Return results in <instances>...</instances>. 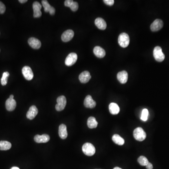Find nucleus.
Returning a JSON list of instances; mask_svg holds the SVG:
<instances>
[{"instance_id": "nucleus-6", "label": "nucleus", "mask_w": 169, "mask_h": 169, "mask_svg": "<svg viewBox=\"0 0 169 169\" xmlns=\"http://www.w3.org/2000/svg\"><path fill=\"white\" fill-rule=\"evenodd\" d=\"M16 105V101L14 99V95H10L9 98L6 101L5 106L6 109L9 112H12L15 109Z\"/></svg>"}, {"instance_id": "nucleus-2", "label": "nucleus", "mask_w": 169, "mask_h": 169, "mask_svg": "<svg viewBox=\"0 0 169 169\" xmlns=\"http://www.w3.org/2000/svg\"><path fill=\"white\" fill-rule=\"evenodd\" d=\"M82 151L86 156H91L95 154V147L90 143H86L82 146Z\"/></svg>"}, {"instance_id": "nucleus-23", "label": "nucleus", "mask_w": 169, "mask_h": 169, "mask_svg": "<svg viewBox=\"0 0 169 169\" xmlns=\"http://www.w3.org/2000/svg\"><path fill=\"white\" fill-rule=\"evenodd\" d=\"M87 126L90 129L95 128L98 126V122L93 116H90L87 120Z\"/></svg>"}, {"instance_id": "nucleus-18", "label": "nucleus", "mask_w": 169, "mask_h": 169, "mask_svg": "<svg viewBox=\"0 0 169 169\" xmlns=\"http://www.w3.org/2000/svg\"><path fill=\"white\" fill-rule=\"evenodd\" d=\"M64 5L71 8V10L73 11H76L79 9V4L78 2H74L72 0H66L64 2Z\"/></svg>"}, {"instance_id": "nucleus-8", "label": "nucleus", "mask_w": 169, "mask_h": 169, "mask_svg": "<svg viewBox=\"0 0 169 169\" xmlns=\"http://www.w3.org/2000/svg\"><path fill=\"white\" fill-rule=\"evenodd\" d=\"M77 59H78V56L76 53H70L66 58V59L65 61V64L67 66H72L76 63Z\"/></svg>"}, {"instance_id": "nucleus-13", "label": "nucleus", "mask_w": 169, "mask_h": 169, "mask_svg": "<svg viewBox=\"0 0 169 169\" xmlns=\"http://www.w3.org/2000/svg\"><path fill=\"white\" fill-rule=\"evenodd\" d=\"M28 42L31 48L36 50L40 49L42 46V43L40 40H39L35 38L31 37L29 39Z\"/></svg>"}, {"instance_id": "nucleus-7", "label": "nucleus", "mask_w": 169, "mask_h": 169, "mask_svg": "<svg viewBox=\"0 0 169 169\" xmlns=\"http://www.w3.org/2000/svg\"><path fill=\"white\" fill-rule=\"evenodd\" d=\"M22 72L24 77L27 80H31L34 78V73L29 66H24L22 70Z\"/></svg>"}, {"instance_id": "nucleus-15", "label": "nucleus", "mask_w": 169, "mask_h": 169, "mask_svg": "<svg viewBox=\"0 0 169 169\" xmlns=\"http://www.w3.org/2000/svg\"><path fill=\"white\" fill-rule=\"evenodd\" d=\"M79 81L82 83H86L90 80L91 78L90 75V72L88 71H84L82 73H80L79 77Z\"/></svg>"}, {"instance_id": "nucleus-3", "label": "nucleus", "mask_w": 169, "mask_h": 169, "mask_svg": "<svg viewBox=\"0 0 169 169\" xmlns=\"http://www.w3.org/2000/svg\"><path fill=\"white\" fill-rule=\"evenodd\" d=\"M118 42L121 47L122 48H127L129 44V36L127 33H122L119 36Z\"/></svg>"}, {"instance_id": "nucleus-22", "label": "nucleus", "mask_w": 169, "mask_h": 169, "mask_svg": "<svg viewBox=\"0 0 169 169\" xmlns=\"http://www.w3.org/2000/svg\"><path fill=\"white\" fill-rule=\"evenodd\" d=\"M109 112L112 115H117L120 112V108L116 103H110L108 106Z\"/></svg>"}, {"instance_id": "nucleus-31", "label": "nucleus", "mask_w": 169, "mask_h": 169, "mask_svg": "<svg viewBox=\"0 0 169 169\" xmlns=\"http://www.w3.org/2000/svg\"><path fill=\"white\" fill-rule=\"evenodd\" d=\"M103 2L108 6H112L114 3V0H104Z\"/></svg>"}, {"instance_id": "nucleus-14", "label": "nucleus", "mask_w": 169, "mask_h": 169, "mask_svg": "<svg viewBox=\"0 0 169 169\" xmlns=\"http://www.w3.org/2000/svg\"><path fill=\"white\" fill-rule=\"evenodd\" d=\"M38 113V109L36 107L35 105L31 106L30 107L27 113V118L30 120L33 119H35Z\"/></svg>"}, {"instance_id": "nucleus-29", "label": "nucleus", "mask_w": 169, "mask_h": 169, "mask_svg": "<svg viewBox=\"0 0 169 169\" xmlns=\"http://www.w3.org/2000/svg\"><path fill=\"white\" fill-rule=\"evenodd\" d=\"M148 116H149V111L147 108H144L142 111L141 119L143 121H146L148 120Z\"/></svg>"}, {"instance_id": "nucleus-30", "label": "nucleus", "mask_w": 169, "mask_h": 169, "mask_svg": "<svg viewBox=\"0 0 169 169\" xmlns=\"http://www.w3.org/2000/svg\"><path fill=\"white\" fill-rule=\"evenodd\" d=\"M6 10V7L2 2L0 1V14H3Z\"/></svg>"}, {"instance_id": "nucleus-24", "label": "nucleus", "mask_w": 169, "mask_h": 169, "mask_svg": "<svg viewBox=\"0 0 169 169\" xmlns=\"http://www.w3.org/2000/svg\"><path fill=\"white\" fill-rule=\"evenodd\" d=\"M112 140L115 143L120 146L123 145L125 143V140H123L120 136L117 134H115L113 136Z\"/></svg>"}, {"instance_id": "nucleus-9", "label": "nucleus", "mask_w": 169, "mask_h": 169, "mask_svg": "<svg viewBox=\"0 0 169 169\" xmlns=\"http://www.w3.org/2000/svg\"><path fill=\"white\" fill-rule=\"evenodd\" d=\"M42 6L40 3L38 2H35L32 4V8L34 9V17L35 18L40 17L42 16V12L41 11Z\"/></svg>"}, {"instance_id": "nucleus-21", "label": "nucleus", "mask_w": 169, "mask_h": 169, "mask_svg": "<svg viewBox=\"0 0 169 169\" xmlns=\"http://www.w3.org/2000/svg\"><path fill=\"white\" fill-rule=\"evenodd\" d=\"M59 137L62 139H65L68 136L67 127L64 124H61L59 127Z\"/></svg>"}, {"instance_id": "nucleus-28", "label": "nucleus", "mask_w": 169, "mask_h": 169, "mask_svg": "<svg viewBox=\"0 0 169 169\" xmlns=\"http://www.w3.org/2000/svg\"><path fill=\"white\" fill-rule=\"evenodd\" d=\"M42 2L43 7L44 8V11L46 12H49L52 6L49 4V2L46 0H43Z\"/></svg>"}, {"instance_id": "nucleus-12", "label": "nucleus", "mask_w": 169, "mask_h": 169, "mask_svg": "<svg viewBox=\"0 0 169 169\" xmlns=\"http://www.w3.org/2000/svg\"><path fill=\"white\" fill-rule=\"evenodd\" d=\"M84 106L87 108H94L96 106V103L91 95H88L86 96L84 101Z\"/></svg>"}, {"instance_id": "nucleus-4", "label": "nucleus", "mask_w": 169, "mask_h": 169, "mask_svg": "<svg viewBox=\"0 0 169 169\" xmlns=\"http://www.w3.org/2000/svg\"><path fill=\"white\" fill-rule=\"evenodd\" d=\"M153 56L155 60L157 62H163L165 58V56L163 53L162 48L159 46H156L154 48Z\"/></svg>"}, {"instance_id": "nucleus-35", "label": "nucleus", "mask_w": 169, "mask_h": 169, "mask_svg": "<svg viewBox=\"0 0 169 169\" xmlns=\"http://www.w3.org/2000/svg\"><path fill=\"white\" fill-rule=\"evenodd\" d=\"M10 169H20L19 168L17 167H13L11 168Z\"/></svg>"}, {"instance_id": "nucleus-27", "label": "nucleus", "mask_w": 169, "mask_h": 169, "mask_svg": "<svg viewBox=\"0 0 169 169\" xmlns=\"http://www.w3.org/2000/svg\"><path fill=\"white\" fill-rule=\"evenodd\" d=\"M9 76V73L7 72H4L2 74V78L1 79V84L2 86H5L7 84L8 78Z\"/></svg>"}, {"instance_id": "nucleus-25", "label": "nucleus", "mask_w": 169, "mask_h": 169, "mask_svg": "<svg viewBox=\"0 0 169 169\" xmlns=\"http://www.w3.org/2000/svg\"><path fill=\"white\" fill-rule=\"evenodd\" d=\"M11 148V144L7 141H0V150H7Z\"/></svg>"}, {"instance_id": "nucleus-19", "label": "nucleus", "mask_w": 169, "mask_h": 169, "mask_svg": "<svg viewBox=\"0 0 169 169\" xmlns=\"http://www.w3.org/2000/svg\"><path fill=\"white\" fill-rule=\"evenodd\" d=\"M94 53L97 57L101 58L105 56V51L99 46H96L94 49Z\"/></svg>"}, {"instance_id": "nucleus-11", "label": "nucleus", "mask_w": 169, "mask_h": 169, "mask_svg": "<svg viewBox=\"0 0 169 169\" xmlns=\"http://www.w3.org/2000/svg\"><path fill=\"white\" fill-rule=\"evenodd\" d=\"M74 35V32L72 30H67L62 34L61 38L64 42H68L71 41Z\"/></svg>"}, {"instance_id": "nucleus-5", "label": "nucleus", "mask_w": 169, "mask_h": 169, "mask_svg": "<svg viewBox=\"0 0 169 169\" xmlns=\"http://www.w3.org/2000/svg\"><path fill=\"white\" fill-rule=\"evenodd\" d=\"M57 104L56 105V109L58 112H60L64 109L66 106L67 101L66 97L64 95L59 96L57 99Z\"/></svg>"}, {"instance_id": "nucleus-34", "label": "nucleus", "mask_w": 169, "mask_h": 169, "mask_svg": "<svg viewBox=\"0 0 169 169\" xmlns=\"http://www.w3.org/2000/svg\"><path fill=\"white\" fill-rule=\"evenodd\" d=\"M18 1H19V2H20V3H25V2H28V1H27V0H19Z\"/></svg>"}, {"instance_id": "nucleus-36", "label": "nucleus", "mask_w": 169, "mask_h": 169, "mask_svg": "<svg viewBox=\"0 0 169 169\" xmlns=\"http://www.w3.org/2000/svg\"><path fill=\"white\" fill-rule=\"evenodd\" d=\"M113 169H121V168H119V167H115V168H114Z\"/></svg>"}, {"instance_id": "nucleus-17", "label": "nucleus", "mask_w": 169, "mask_h": 169, "mask_svg": "<svg viewBox=\"0 0 169 169\" xmlns=\"http://www.w3.org/2000/svg\"><path fill=\"white\" fill-rule=\"evenodd\" d=\"M128 75L126 71H123L119 72L117 74V79L121 84H125L128 80Z\"/></svg>"}, {"instance_id": "nucleus-32", "label": "nucleus", "mask_w": 169, "mask_h": 169, "mask_svg": "<svg viewBox=\"0 0 169 169\" xmlns=\"http://www.w3.org/2000/svg\"><path fill=\"white\" fill-rule=\"evenodd\" d=\"M49 12H50V14L51 15H54L55 14V12H56V9L53 7H52Z\"/></svg>"}, {"instance_id": "nucleus-26", "label": "nucleus", "mask_w": 169, "mask_h": 169, "mask_svg": "<svg viewBox=\"0 0 169 169\" xmlns=\"http://www.w3.org/2000/svg\"><path fill=\"white\" fill-rule=\"evenodd\" d=\"M138 162L139 164L141 166H146L149 163V162L148 159L144 156H141L138 158Z\"/></svg>"}, {"instance_id": "nucleus-10", "label": "nucleus", "mask_w": 169, "mask_h": 169, "mask_svg": "<svg viewBox=\"0 0 169 169\" xmlns=\"http://www.w3.org/2000/svg\"><path fill=\"white\" fill-rule=\"evenodd\" d=\"M163 26V22L162 20L159 19H156L150 25V29L153 31H158L161 29Z\"/></svg>"}, {"instance_id": "nucleus-20", "label": "nucleus", "mask_w": 169, "mask_h": 169, "mask_svg": "<svg viewBox=\"0 0 169 169\" xmlns=\"http://www.w3.org/2000/svg\"><path fill=\"white\" fill-rule=\"evenodd\" d=\"M95 24L98 28L99 29H105L107 28V24L105 21L104 19L101 17H98L95 20Z\"/></svg>"}, {"instance_id": "nucleus-1", "label": "nucleus", "mask_w": 169, "mask_h": 169, "mask_svg": "<svg viewBox=\"0 0 169 169\" xmlns=\"http://www.w3.org/2000/svg\"><path fill=\"white\" fill-rule=\"evenodd\" d=\"M134 139L139 141H142L146 139V133L141 127H137L134 130Z\"/></svg>"}, {"instance_id": "nucleus-33", "label": "nucleus", "mask_w": 169, "mask_h": 169, "mask_svg": "<svg viewBox=\"0 0 169 169\" xmlns=\"http://www.w3.org/2000/svg\"><path fill=\"white\" fill-rule=\"evenodd\" d=\"M146 166V168L147 169H153V165H152V163H150L149 162V163L147 164V165Z\"/></svg>"}, {"instance_id": "nucleus-16", "label": "nucleus", "mask_w": 169, "mask_h": 169, "mask_svg": "<svg viewBox=\"0 0 169 169\" xmlns=\"http://www.w3.org/2000/svg\"><path fill=\"white\" fill-rule=\"evenodd\" d=\"M35 141L37 143H46L49 141L50 140V136L47 134H44L40 135H36L35 136L34 138Z\"/></svg>"}]
</instances>
